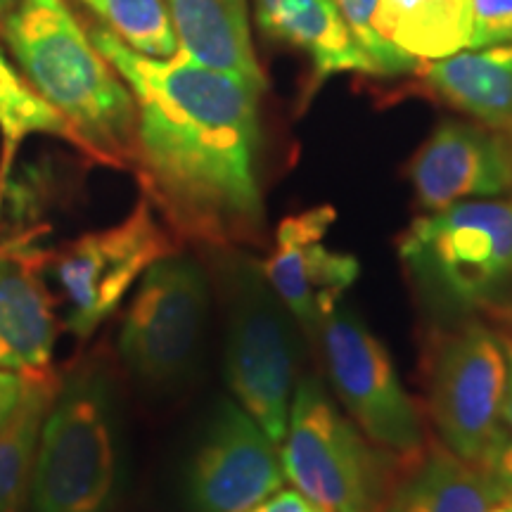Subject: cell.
I'll use <instances>...</instances> for the list:
<instances>
[{
  "label": "cell",
  "instance_id": "6da1fadb",
  "mask_svg": "<svg viewBox=\"0 0 512 512\" xmlns=\"http://www.w3.org/2000/svg\"><path fill=\"white\" fill-rule=\"evenodd\" d=\"M136 100V162L147 200L174 233L230 249L261 240L256 178L261 88L185 55H140L107 27H88Z\"/></svg>",
  "mask_w": 512,
  "mask_h": 512
},
{
  "label": "cell",
  "instance_id": "7a4b0ae2",
  "mask_svg": "<svg viewBox=\"0 0 512 512\" xmlns=\"http://www.w3.org/2000/svg\"><path fill=\"white\" fill-rule=\"evenodd\" d=\"M0 29L24 79L67 121L74 145L102 164L133 166L136 100L72 5L19 0Z\"/></svg>",
  "mask_w": 512,
  "mask_h": 512
},
{
  "label": "cell",
  "instance_id": "3957f363",
  "mask_svg": "<svg viewBox=\"0 0 512 512\" xmlns=\"http://www.w3.org/2000/svg\"><path fill=\"white\" fill-rule=\"evenodd\" d=\"M124 484L119 399L100 363L57 384L31 465V512H114Z\"/></svg>",
  "mask_w": 512,
  "mask_h": 512
},
{
  "label": "cell",
  "instance_id": "277c9868",
  "mask_svg": "<svg viewBox=\"0 0 512 512\" xmlns=\"http://www.w3.org/2000/svg\"><path fill=\"white\" fill-rule=\"evenodd\" d=\"M223 271L228 297V387L268 439L280 446L290 420L299 354L294 318L254 261L235 256Z\"/></svg>",
  "mask_w": 512,
  "mask_h": 512
},
{
  "label": "cell",
  "instance_id": "5b68a950",
  "mask_svg": "<svg viewBox=\"0 0 512 512\" xmlns=\"http://www.w3.org/2000/svg\"><path fill=\"white\" fill-rule=\"evenodd\" d=\"M280 460L299 494L325 512H382L394 486L387 458L337 411L316 377L294 389Z\"/></svg>",
  "mask_w": 512,
  "mask_h": 512
},
{
  "label": "cell",
  "instance_id": "8992f818",
  "mask_svg": "<svg viewBox=\"0 0 512 512\" xmlns=\"http://www.w3.org/2000/svg\"><path fill=\"white\" fill-rule=\"evenodd\" d=\"M401 259L444 309L482 304L512 273V202L465 200L413 221Z\"/></svg>",
  "mask_w": 512,
  "mask_h": 512
},
{
  "label": "cell",
  "instance_id": "52a82bcc",
  "mask_svg": "<svg viewBox=\"0 0 512 512\" xmlns=\"http://www.w3.org/2000/svg\"><path fill=\"white\" fill-rule=\"evenodd\" d=\"M207 309V275L195 259L174 252L152 264L119 332L126 368L147 384L178 380L200 347Z\"/></svg>",
  "mask_w": 512,
  "mask_h": 512
},
{
  "label": "cell",
  "instance_id": "ba28073f",
  "mask_svg": "<svg viewBox=\"0 0 512 512\" xmlns=\"http://www.w3.org/2000/svg\"><path fill=\"white\" fill-rule=\"evenodd\" d=\"M169 254H174V242L147 197L124 221L69 242L53 268L67 302L69 330L76 337H91L119 309L147 268Z\"/></svg>",
  "mask_w": 512,
  "mask_h": 512
},
{
  "label": "cell",
  "instance_id": "9c48e42d",
  "mask_svg": "<svg viewBox=\"0 0 512 512\" xmlns=\"http://www.w3.org/2000/svg\"><path fill=\"white\" fill-rule=\"evenodd\" d=\"M318 337L330 380L358 430L387 451L418 456L422 451L420 415L375 332L354 311L337 306L320 323Z\"/></svg>",
  "mask_w": 512,
  "mask_h": 512
},
{
  "label": "cell",
  "instance_id": "30bf717a",
  "mask_svg": "<svg viewBox=\"0 0 512 512\" xmlns=\"http://www.w3.org/2000/svg\"><path fill=\"white\" fill-rule=\"evenodd\" d=\"M508 347L494 330L467 325L441 337L430 363V413L448 451L479 463L501 432Z\"/></svg>",
  "mask_w": 512,
  "mask_h": 512
},
{
  "label": "cell",
  "instance_id": "8fae6325",
  "mask_svg": "<svg viewBox=\"0 0 512 512\" xmlns=\"http://www.w3.org/2000/svg\"><path fill=\"white\" fill-rule=\"evenodd\" d=\"M285 479L280 446L238 401H221L190 460L185 494L195 512H247Z\"/></svg>",
  "mask_w": 512,
  "mask_h": 512
},
{
  "label": "cell",
  "instance_id": "7c38bea8",
  "mask_svg": "<svg viewBox=\"0 0 512 512\" xmlns=\"http://www.w3.org/2000/svg\"><path fill=\"white\" fill-rule=\"evenodd\" d=\"M332 221L335 211L330 207L285 219L275 233L271 256L261 264V273L294 323L311 337H318L320 323L337 309L342 294L358 278L354 256L323 245Z\"/></svg>",
  "mask_w": 512,
  "mask_h": 512
},
{
  "label": "cell",
  "instance_id": "4fadbf2b",
  "mask_svg": "<svg viewBox=\"0 0 512 512\" xmlns=\"http://www.w3.org/2000/svg\"><path fill=\"white\" fill-rule=\"evenodd\" d=\"M408 176L422 207L439 211L510 192L512 157L498 128L444 121L413 157Z\"/></svg>",
  "mask_w": 512,
  "mask_h": 512
},
{
  "label": "cell",
  "instance_id": "5bb4252c",
  "mask_svg": "<svg viewBox=\"0 0 512 512\" xmlns=\"http://www.w3.org/2000/svg\"><path fill=\"white\" fill-rule=\"evenodd\" d=\"M178 53L188 60L249 81L266 91V76L256 60L247 0H164Z\"/></svg>",
  "mask_w": 512,
  "mask_h": 512
},
{
  "label": "cell",
  "instance_id": "9a60e30c",
  "mask_svg": "<svg viewBox=\"0 0 512 512\" xmlns=\"http://www.w3.org/2000/svg\"><path fill=\"white\" fill-rule=\"evenodd\" d=\"M256 24L273 41L302 50L320 79L342 72L373 74L335 0H254Z\"/></svg>",
  "mask_w": 512,
  "mask_h": 512
},
{
  "label": "cell",
  "instance_id": "2e32d148",
  "mask_svg": "<svg viewBox=\"0 0 512 512\" xmlns=\"http://www.w3.org/2000/svg\"><path fill=\"white\" fill-rule=\"evenodd\" d=\"M55 347V320L38 275L22 256L0 252V368L46 373Z\"/></svg>",
  "mask_w": 512,
  "mask_h": 512
},
{
  "label": "cell",
  "instance_id": "e0dca14e",
  "mask_svg": "<svg viewBox=\"0 0 512 512\" xmlns=\"http://www.w3.org/2000/svg\"><path fill=\"white\" fill-rule=\"evenodd\" d=\"M422 76L441 100L482 126L503 128L512 121V43L427 62Z\"/></svg>",
  "mask_w": 512,
  "mask_h": 512
},
{
  "label": "cell",
  "instance_id": "ac0fdd59",
  "mask_svg": "<svg viewBox=\"0 0 512 512\" xmlns=\"http://www.w3.org/2000/svg\"><path fill=\"white\" fill-rule=\"evenodd\" d=\"M389 491L382 512H489L501 494L482 467L434 446Z\"/></svg>",
  "mask_w": 512,
  "mask_h": 512
},
{
  "label": "cell",
  "instance_id": "d6986e66",
  "mask_svg": "<svg viewBox=\"0 0 512 512\" xmlns=\"http://www.w3.org/2000/svg\"><path fill=\"white\" fill-rule=\"evenodd\" d=\"M375 31L415 62H437L472 43L470 0H377Z\"/></svg>",
  "mask_w": 512,
  "mask_h": 512
},
{
  "label": "cell",
  "instance_id": "ffe728a7",
  "mask_svg": "<svg viewBox=\"0 0 512 512\" xmlns=\"http://www.w3.org/2000/svg\"><path fill=\"white\" fill-rule=\"evenodd\" d=\"M57 384L46 373L36 375L27 396L8 425L0 430V512L17 508L34 465L38 434L53 401Z\"/></svg>",
  "mask_w": 512,
  "mask_h": 512
},
{
  "label": "cell",
  "instance_id": "44dd1931",
  "mask_svg": "<svg viewBox=\"0 0 512 512\" xmlns=\"http://www.w3.org/2000/svg\"><path fill=\"white\" fill-rule=\"evenodd\" d=\"M34 133H48L74 143L67 121L38 95L24 76L0 53V136H3V176L8 174L19 145Z\"/></svg>",
  "mask_w": 512,
  "mask_h": 512
},
{
  "label": "cell",
  "instance_id": "7402d4cb",
  "mask_svg": "<svg viewBox=\"0 0 512 512\" xmlns=\"http://www.w3.org/2000/svg\"><path fill=\"white\" fill-rule=\"evenodd\" d=\"M124 46L147 57L178 55V38L164 0H81Z\"/></svg>",
  "mask_w": 512,
  "mask_h": 512
},
{
  "label": "cell",
  "instance_id": "603a6c76",
  "mask_svg": "<svg viewBox=\"0 0 512 512\" xmlns=\"http://www.w3.org/2000/svg\"><path fill=\"white\" fill-rule=\"evenodd\" d=\"M337 10L342 12L344 22L351 29V34L358 41V46L363 48V53L370 57V62L375 64L377 76H396L406 74L418 69V62L411 60L408 55H403L401 50L389 46L384 38L375 31L373 17L377 0H335Z\"/></svg>",
  "mask_w": 512,
  "mask_h": 512
},
{
  "label": "cell",
  "instance_id": "cb8c5ba5",
  "mask_svg": "<svg viewBox=\"0 0 512 512\" xmlns=\"http://www.w3.org/2000/svg\"><path fill=\"white\" fill-rule=\"evenodd\" d=\"M472 43L470 48H489L512 43V0H470Z\"/></svg>",
  "mask_w": 512,
  "mask_h": 512
},
{
  "label": "cell",
  "instance_id": "d4e9b609",
  "mask_svg": "<svg viewBox=\"0 0 512 512\" xmlns=\"http://www.w3.org/2000/svg\"><path fill=\"white\" fill-rule=\"evenodd\" d=\"M477 465L494 482L501 498H512V437L498 432V437L491 441Z\"/></svg>",
  "mask_w": 512,
  "mask_h": 512
},
{
  "label": "cell",
  "instance_id": "484cf974",
  "mask_svg": "<svg viewBox=\"0 0 512 512\" xmlns=\"http://www.w3.org/2000/svg\"><path fill=\"white\" fill-rule=\"evenodd\" d=\"M41 373H17V370L0 368V430L8 425V420L15 415L19 403L27 396L34 377Z\"/></svg>",
  "mask_w": 512,
  "mask_h": 512
},
{
  "label": "cell",
  "instance_id": "4316f807",
  "mask_svg": "<svg viewBox=\"0 0 512 512\" xmlns=\"http://www.w3.org/2000/svg\"><path fill=\"white\" fill-rule=\"evenodd\" d=\"M247 512H325L297 489H278Z\"/></svg>",
  "mask_w": 512,
  "mask_h": 512
},
{
  "label": "cell",
  "instance_id": "83f0119b",
  "mask_svg": "<svg viewBox=\"0 0 512 512\" xmlns=\"http://www.w3.org/2000/svg\"><path fill=\"white\" fill-rule=\"evenodd\" d=\"M501 420L512 430V344L508 347V384H505L501 403Z\"/></svg>",
  "mask_w": 512,
  "mask_h": 512
},
{
  "label": "cell",
  "instance_id": "f1b7e54d",
  "mask_svg": "<svg viewBox=\"0 0 512 512\" xmlns=\"http://www.w3.org/2000/svg\"><path fill=\"white\" fill-rule=\"evenodd\" d=\"M17 3L19 0H0V24H3V19L17 8Z\"/></svg>",
  "mask_w": 512,
  "mask_h": 512
},
{
  "label": "cell",
  "instance_id": "f546056e",
  "mask_svg": "<svg viewBox=\"0 0 512 512\" xmlns=\"http://www.w3.org/2000/svg\"><path fill=\"white\" fill-rule=\"evenodd\" d=\"M489 512H512V498H501V501H496L489 508Z\"/></svg>",
  "mask_w": 512,
  "mask_h": 512
},
{
  "label": "cell",
  "instance_id": "4dcf8cb0",
  "mask_svg": "<svg viewBox=\"0 0 512 512\" xmlns=\"http://www.w3.org/2000/svg\"><path fill=\"white\" fill-rule=\"evenodd\" d=\"M498 131L503 133V138H505V143H508V150H510V157H512V121L510 124H505L503 128H498ZM510 192H512V188H510ZM512 202V200H510Z\"/></svg>",
  "mask_w": 512,
  "mask_h": 512
}]
</instances>
